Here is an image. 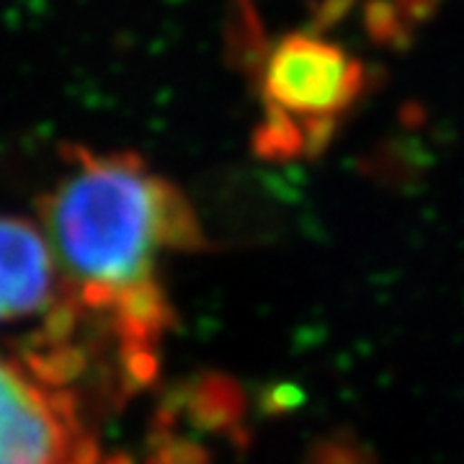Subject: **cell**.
<instances>
[{
  "label": "cell",
  "mask_w": 464,
  "mask_h": 464,
  "mask_svg": "<svg viewBox=\"0 0 464 464\" xmlns=\"http://www.w3.org/2000/svg\"><path fill=\"white\" fill-rule=\"evenodd\" d=\"M65 176L39 201L42 232L72 310L109 320L148 353L166 331L158 261L204 243L188 199L132 152L65 148Z\"/></svg>",
  "instance_id": "obj_1"
},
{
  "label": "cell",
  "mask_w": 464,
  "mask_h": 464,
  "mask_svg": "<svg viewBox=\"0 0 464 464\" xmlns=\"http://www.w3.org/2000/svg\"><path fill=\"white\" fill-rule=\"evenodd\" d=\"M246 18L243 50L258 121L253 150L271 163L307 160L331 148L372 88L362 57L317 29H299L268 39Z\"/></svg>",
  "instance_id": "obj_2"
},
{
  "label": "cell",
  "mask_w": 464,
  "mask_h": 464,
  "mask_svg": "<svg viewBox=\"0 0 464 464\" xmlns=\"http://www.w3.org/2000/svg\"><path fill=\"white\" fill-rule=\"evenodd\" d=\"M78 444L70 402L36 372L0 356V464H70Z\"/></svg>",
  "instance_id": "obj_3"
},
{
  "label": "cell",
  "mask_w": 464,
  "mask_h": 464,
  "mask_svg": "<svg viewBox=\"0 0 464 464\" xmlns=\"http://www.w3.org/2000/svg\"><path fill=\"white\" fill-rule=\"evenodd\" d=\"M44 317L63 341L75 310L63 292L44 232L24 217H0V328Z\"/></svg>",
  "instance_id": "obj_4"
},
{
  "label": "cell",
  "mask_w": 464,
  "mask_h": 464,
  "mask_svg": "<svg viewBox=\"0 0 464 464\" xmlns=\"http://www.w3.org/2000/svg\"><path fill=\"white\" fill-rule=\"evenodd\" d=\"M431 8L433 0H374L366 14V26L372 36L395 42L398 36L415 29Z\"/></svg>",
  "instance_id": "obj_5"
},
{
  "label": "cell",
  "mask_w": 464,
  "mask_h": 464,
  "mask_svg": "<svg viewBox=\"0 0 464 464\" xmlns=\"http://www.w3.org/2000/svg\"><path fill=\"white\" fill-rule=\"evenodd\" d=\"M310 11L313 26L317 32H325L328 26L338 24L341 18H346V14L353 8L356 0H302Z\"/></svg>",
  "instance_id": "obj_6"
}]
</instances>
